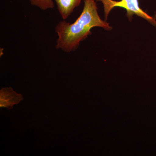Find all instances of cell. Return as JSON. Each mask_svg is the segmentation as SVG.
I'll use <instances>...</instances> for the list:
<instances>
[{"instance_id":"cell-1","label":"cell","mask_w":156,"mask_h":156,"mask_svg":"<svg viewBox=\"0 0 156 156\" xmlns=\"http://www.w3.org/2000/svg\"><path fill=\"white\" fill-rule=\"evenodd\" d=\"M82 13L73 23L66 20L59 21L55 27L57 34L56 47L66 53L77 50L80 44L92 34L91 30L98 27L108 31L112 27L105 20L101 19L98 11L95 0H83Z\"/></svg>"},{"instance_id":"cell-2","label":"cell","mask_w":156,"mask_h":156,"mask_svg":"<svg viewBox=\"0 0 156 156\" xmlns=\"http://www.w3.org/2000/svg\"><path fill=\"white\" fill-rule=\"evenodd\" d=\"M100 2L103 5L105 20L106 21L112 10L115 8L125 9L126 16L130 21L132 20L134 15L141 17L156 27V17L147 14L140 7L138 0H95Z\"/></svg>"},{"instance_id":"cell-3","label":"cell","mask_w":156,"mask_h":156,"mask_svg":"<svg viewBox=\"0 0 156 156\" xmlns=\"http://www.w3.org/2000/svg\"><path fill=\"white\" fill-rule=\"evenodd\" d=\"M83 0H54L57 9L62 19L66 20L80 5Z\"/></svg>"},{"instance_id":"cell-4","label":"cell","mask_w":156,"mask_h":156,"mask_svg":"<svg viewBox=\"0 0 156 156\" xmlns=\"http://www.w3.org/2000/svg\"><path fill=\"white\" fill-rule=\"evenodd\" d=\"M31 5L43 11L53 9L55 7L54 0H29Z\"/></svg>"}]
</instances>
